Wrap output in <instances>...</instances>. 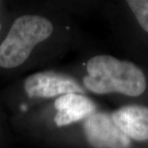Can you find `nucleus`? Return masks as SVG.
<instances>
[{
    "label": "nucleus",
    "mask_w": 148,
    "mask_h": 148,
    "mask_svg": "<svg viewBox=\"0 0 148 148\" xmlns=\"http://www.w3.org/2000/svg\"><path fill=\"white\" fill-rule=\"evenodd\" d=\"M127 3L140 26L148 32V0H129Z\"/></svg>",
    "instance_id": "7"
},
{
    "label": "nucleus",
    "mask_w": 148,
    "mask_h": 148,
    "mask_svg": "<svg viewBox=\"0 0 148 148\" xmlns=\"http://www.w3.org/2000/svg\"><path fill=\"white\" fill-rule=\"evenodd\" d=\"M24 87L30 98H49L85 92L75 80L52 72L38 73L28 77L25 81Z\"/></svg>",
    "instance_id": "4"
},
{
    "label": "nucleus",
    "mask_w": 148,
    "mask_h": 148,
    "mask_svg": "<svg viewBox=\"0 0 148 148\" xmlns=\"http://www.w3.org/2000/svg\"><path fill=\"white\" fill-rule=\"evenodd\" d=\"M85 136L95 148H130L131 140L106 113H95L84 123Z\"/></svg>",
    "instance_id": "3"
},
{
    "label": "nucleus",
    "mask_w": 148,
    "mask_h": 148,
    "mask_svg": "<svg viewBox=\"0 0 148 148\" xmlns=\"http://www.w3.org/2000/svg\"><path fill=\"white\" fill-rule=\"evenodd\" d=\"M52 32V23L44 16H19L0 45V67L13 69L21 65L30 56L34 47L49 38Z\"/></svg>",
    "instance_id": "2"
},
{
    "label": "nucleus",
    "mask_w": 148,
    "mask_h": 148,
    "mask_svg": "<svg viewBox=\"0 0 148 148\" xmlns=\"http://www.w3.org/2000/svg\"><path fill=\"white\" fill-rule=\"evenodd\" d=\"M111 117L122 132L133 140H148V108L146 106H127L115 110Z\"/></svg>",
    "instance_id": "5"
},
{
    "label": "nucleus",
    "mask_w": 148,
    "mask_h": 148,
    "mask_svg": "<svg viewBox=\"0 0 148 148\" xmlns=\"http://www.w3.org/2000/svg\"><path fill=\"white\" fill-rule=\"evenodd\" d=\"M0 3H1V2H0ZM0 30H1V23H0Z\"/></svg>",
    "instance_id": "8"
},
{
    "label": "nucleus",
    "mask_w": 148,
    "mask_h": 148,
    "mask_svg": "<svg viewBox=\"0 0 148 148\" xmlns=\"http://www.w3.org/2000/svg\"><path fill=\"white\" fill-rule=\"evenodd\" d=\"M54 106L57 110L54 122L59 127L88 118L95 110V104L89 98L75 93L61 95Z\"/></svg>",
    "instance_id": "6"
},
{
    "label": "nucleus",
    "mask_w": 148,
    "mask_h": 148,
    "mask_svg": "<svg viewBox=\"0 0 148 148\" xmlns=\"http://www.w3.org/2000/svg\"><path fill=\"white\" fill-rule=\"evenodd\" d=\"M88 75L84 77L86 89L96 94L119 92L138 96L146 90L147 81L141 69L128 61L110 55H97L87 62Z\"/></svg>",
    "instance_id": "1"
}]
</instances>
